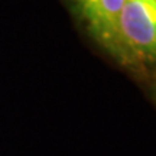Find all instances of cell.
<instances>
[{
	"label": "cell",
	"instance_id": "1",
	"mask_svg": "<svg viewBox=\"0 0 156 156\" xmlns=\"http://www.w3.org/2000/svg\"><path fill=\"white\" fill-rule=\"evenodd\" d=\"M119 58L156 61V0H124L117 20Z\"/></svg>",
	"mask_w": 156,
	"mask_h": 156
},
{
	"label": "cell",
	"instance_id": "2",
	"mask_svg": "<svg viewBox=\"0 0 156 156\" xmlns=\"http://www.w3.org/2000/svg\"><path fill=\"white\" fill-rule=\"evenodd\" d=\"M88 34L119 58L117 20L124 0H68Z\"/></svg>",
	"mask_w": 156,
	"mask_h": 156
}]
</instances>
